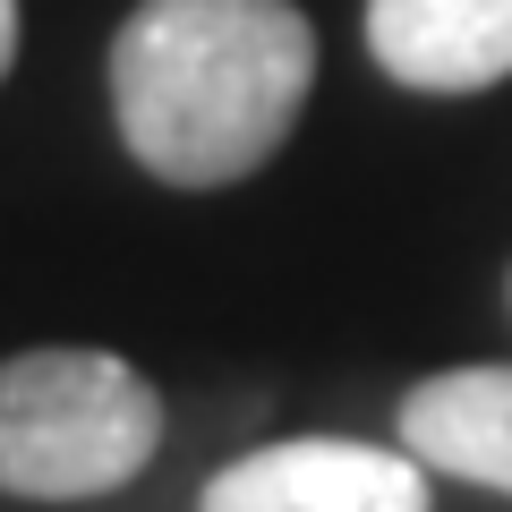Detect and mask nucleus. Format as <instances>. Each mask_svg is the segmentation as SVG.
Masks as SVG:
<instances>
[{
	"mask_svg": "<svg viewBox=\"0 0 512 512\" xmlns=\"http://www.w3.org/2000/svg\"><path fill=\"white\" fill-rule=\"evenodd\" d=\"M316 77L291 0H146L111 43V111L128 154L171 188H231L274 163Z\"/></svg>",
	"mask_w": 512,
	"mask_h": 512,
	"instance_id": "obj_1",
	"label": "nucleus"
},
{
	"mask_svg": "<svg viewBox=\"0 0 512 512\" xmlns=\"http://www.w3.org/2000/svg\"><path fill=\"white\" fill-rule=\"evenodd\" d=\"M163 444V393L111 350H18L0 359V495L86 504Z\"/></svg>",
	"mask_w": 512,
	"mask_h": 512,
	"instance_id": "obj_2",
	"label": "nucleus"
},
{
	"mask_svg": "<svg viewBox=\"0 0 512 512\" xmlns=\"http://www.w3.org/2000/svg\"><path fill=\"white\" fill-rule=\"evenodd\" d=\"M197 512H427V470L393 444L299 436L222 461Z\"/></svg>",
	"mask_w": 512,
	"mask_h": 512,
	"instance_id": "obj_3",
	"label": "nucleus"
},
{
	"mask_svg": "<svg viewBox=\"0 0 512 512\" xmlns=\"http://www.w3.org/2000/svg\"><path fill=\"white\" fill-rule=\"evenodd\" d=\"M367 52L393 86L478 94L512 77V0H367Z\"/></svg>",
	"mask_w": 512,
	"mask_h": 512,
	"instance_id": "obj_4",
	"label": "nucleus"
},
{
	"mask_svg": "<svg viewBox=\"0 0 512 512\" xmlns=\"http://www.w3.org/2000/svg\"><path fill=\"white\" fill-rule=\"evenodd\" d=\"M402 453L419 470L512 495V367H453L402 393Z\"/></svg>",
	"mask_w": 512,
	"mask_h": 512,
	"instance_id": "obj_5",
	"label": "nucleus"
},
{
	"mask_svg": "<svg viewBox=\"0 0 512 512\" xmlns=\"http://www.w3.org/2000/svg\"><path fill=\"white\" fill-rule=\"evenodd\" d=\"M9 60H18V0H0V77H9Z\"/></svg>",
	"mask_w": 512,
	"mask_h": 512,
	"instance_id": "obj_6",
	"label": "nucleus"
}]
</instances>
